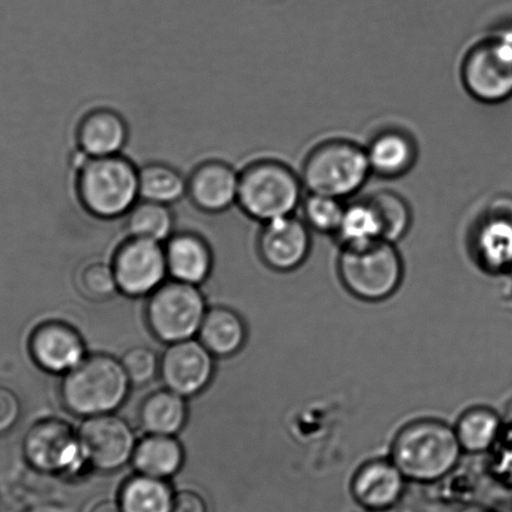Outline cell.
Masks as SVG:
<instances>
[{"label":"cell","instance_id":"1","mask_svg":"<svg viewBox=\"0 0 512 512\" xmlns=\"http://www.w3.org/2000/svg\"><path fill=\"white\" fill-rule=\"evenodd\" d=\"M462 454L454 426L434 417L407 422L396 432L390 449V459L407 481L419 484L445 479L459 465Z\"/></svg>","mask_w":512,"mask_h":512},{"label":"cell","instance_id":"2","mask_svg":"<svg viewBox=\"0 0 512 512\" xmlns=\"http://www.w3.org/2000/svg\"><path fill=\"white\" fill-rule=\"evenodd\" d=\"M78 201L89 215L109 221L126 217L139 198V168L117 156L87 158L76 168Z\"/></svg>","mask_w":512,"mask_h":512},{"label":"cell","instance_id":"3","mask_svg":"<svg viewBox=\"0 0 512 512\" xmlns=\"http://www.w3.org/2000/svg\"><path fill=\"white\" fill-rule=\"evenodd\" d=\"M131 386L121 360L92 354L63 375L61 399L71 414L83 419L113 414L127 400Z\"/></svg>","mask_w":512,"mask_h":512},{"label":"cell","instance_id":"4","mask_svg":"<svg viewBox=\"0 0 512 512\" xmlns=\"http://www.w3.org/2000/svg\"><path fill=\"white\" fill-rule=\"evenodd\" d=\"M300 173L278 159H258L240 172L237 205L246 216L266 223L295 215L305 198Z\"/></svg>","mask_w":512,"mask_h":512},{"label":"cell","instance_id":"5","mask_svg":"<svg viewBox=\"0 0 512 512\" xmlns=\"http://www.w3.org/2000/svg\"><path fill=\"white\" fill-rule=\"evenodd\" d=\"M308 193L346 201L354 197L372 176L366 148L347 138H330L307 153L300 172Z\"/></svg>","mask_w":512,"mask_h":512},{"label":"cell","instance_id":"6","mask_svg":"<svg viewBox=\"0 0 512 512\" xmlns=\"http://www.w3.org/2000/svg\"><path fill=\"white\" fill-rule=\"evenodd\" d=\"M337 273L351 296L364 302H382L394 296L405 277V263L395 243L341 248Z\"/></svg>","mask_w":512,"mask_h":512},{"label":"cell","instance_id":"7","mask_svg":"<svg viewBox=\"0 0 512 512\" xmlns=\"http://www.w3.org/2000/svg\"><path fill=\"white\" fill-rule=\"evenodd\" d=\"M462 87L475 101L496 106L512 98V41L509 32L472 44L461 61Z\"/></svg>","mask_w":512,"mask_h":512},{"label":"cell","instance_id":"8","mask_svg":"<svg viewBox=\"0 0 512 512\" xmlns=\"http://www.w3.org/2000/svg\"><path fill=\"white\" fill-rule=\"evenodd\" d=\"M207 310L198 286L172 278L149 295L147 325L159 341L175 344L198 335Z\"/></svg>","mask_w":512,"mask_h":512},{"label":"cell","instance_id":"9","mask_svg":"<svg viewBox=\"0 0 512 512\" xmlns=\"http://www.w3.org/2000/svg\"><path fill=\"white\" fill-rule=\"evenodd\" d=\"M23 454L43 474L76 475L88 465L78 432L61 419L36 422L24 436Z\"/></svg>","mask_w":512,"mask_h":512},{"label":"cell","instance_id":"10","mask_svg":"<svg viewBox=\"0 0 512 512\" xmlns=\"http://www.w3.org/2000/svg\"><path fill=\"white\" fill-rule=\"evenodd\" d=\"M77 432L88 466L94 470L112 474L132 462L138 441L131 425L116 412L86 417Z\"/></svg>","mask_w":512,"mask_h":512},{"label":"cell","instance_id":"11","mask_svg":"<svg viewBox=\"0 0 512 512\" xmlns=\"http://www.w3.org/2000/svg\"><path fill=\"white\" fill-rule=\"evenodd\" d=\"M112 267L119 292L129 297L151 295L168 275L163 243L136 237L119 246Z\"/></svg>","mask_w":512,"mask_h":512},{"label":"cell","instance_id":"12","mask_svg":"<svg viewBox=\"0 0 512 512\" xmlns=\"http://www.w3.org/2000/svg\"><path fill=\"white\" fill-rule=\"evenodd\" d=\"M474 260L489 272L512 267V196L500 195L487 203L470 233Z\"/></svg>","mask_w":512,"mask_h":512},{"label":"cell","instance_id":"13","mask_svg":"<svg viewBox=\"0 0 512 512\" xmlns=\"http://www.w3.org/2000/svg\"><path fill=\"white\" fill-rule=\"evenodd\" d=\"M312 250V231L295 215L262 223L257 252L271 270L288 273L298 270Z\"/></svg>","mask_w":512,"mask_h":512},{"label":"cell","instance_id":"14","mask_svg":"<svg viewBox=\"0 0 512 512\" xmlns=\"http://www.w3.org/2000/svg\"><path fill=\"white\" fill-rule=\"evenodd\" d=\"M195 338L169 344L161 356L159 377L164 387L183 397L201 394L211 384L215 361Z\"/></svg>","mask_w":512,"mask_h":512},{"label":"cell","instance_id":"15","mask_svg":"<svg viewBox=\"0 0 512 512\" xmlns=\"http://www.w3.org/2000/svg\"><path fill=\"white\" fill-rule=\"evenodd\" d=\"M29 352L43 371L62 376L87 356L81 333L58 321L44 322L32 332Z\"/></svg>","mask_w":512,"mask_h":512},{"label":"cell","instance_id":"16","mask_svg":"<svg viewBox=\"0 0 512 512\" xmlns=\"http://www.w3.org/2000/svg\"><path fill=\"white\" fill-rule=\"evenodd\" d=\"M407 479L395 462L372 459L356 470L351 480V494L357 504L370 511H385L401 500Z\"/></svg>","mask_w":512,"mask_h":512},{"label":"cell","instance_id":"17","mask_svg":"<svg viewBox=\"0 0 512 512\" xmlns=\"http://www.w3.org/2000/svg\"><path fill=\"white\" fill-rule=\"evenodd\" d=\"M240 172L222 161H206L187 178V196L198 211L218 215L237 203Z\"/></svg>","mask_w":512,"mask_h":512},{"label":"cell","instance_id":"18","mask_svg":"<svg viewBox=\"0 0 512 512\" xmlns=\"http://www.w3.org/2000/svg\"><path fill=\"white\" fill-rule=\"evenodd\" d=\"M365 148L372 176L384 180H397L409 175L420 156L416 138L401 128L382 129Z\"/></svg>","mask_w":512,"mask_h":512},{"label":"cell","instance_id":"19","mask_svg":"<svg viewBox=\"0 0 512 512\" xmlns=\"http://www.w3.org/2000/svg\"><path fill=\"white\" fill-rule=\"evenodd\" d=\"M128 126L113 109L97 108L84 114L77 127L79 151L89 158L117 156L128 141Z\"/></svg>","mask_w":512,"mask_h":512},{"label":"cell","instance_id":"20","mask_svg":"<svg viewBox=\"0 0 512 512\" xmlns=\"http://www.w3.org/2000/svg\"><path fill=\"white\" fill-rule=\"evenodd\" d=\"M168 275L173 280L201 285L211 275L213 255L210 245L196 233H173L164 245Z\"/></svg>","mask_w":512,"mask_h":512},{"label":"cell","instance_id":"21","mask_svg":"<svg viewBox=\"0 0 512 512\" xmlns=\"http://www.w3.org/2000/svg\"><path fill=\"white\" fill-rule=\"evenodd\" d=\"M198 337L213 356L231 357L245 346L247 327L240 313L233 308L215 306L208 308L203 317Z\"/></svg>","mask_w":512,"mask_h":512},{"label":"cell","instance_id":"22","mask_svg":"<svg viewBox=\"0 0 512 512\" xmlns=\"http://www.w3.org/2000/svg\"><path fill=\"white\" fill-rule=\"evenodd\" d=\"M185 464V450L176 436L147 434L137 442L132 465L137 474L168 480Z\"/></svg>","mask_w":512,"mask_h":512},{"label":"cell","instance_id":"23","mask_svg":"<svg viewBox=\"0 0 512 512\" xmlns=\"http://www.w3.org/2000/svg\"><path fill=\"white\" fill-rule=\"evenodd\" d=\"M187 415L186 397L164 387L144 397L138 420L146 434L176 436L185 427Z\"/></svg>","mask_w":512,"mask_h":512},{"label":"cell","instance_id":"24","mask_svg":"<svg viewBox=\"0 0 512 512\" xmlns=\"http://www.w3.org/2000/svg\"><path fill=\"white\" fill-rule=\"evenodd\" d=\"M454 429L462 451L480 455L494 449L499 442L502 421L491 407L472 406L462 412Z\"/></svg>","mask_w":512,"mask_h":512},{"label":"cell","instance_id":"25","mask_svg":"<svg viewBox=\"0 0 512 512\" xmlns=\"http://www.w3.org/2000/svg\"><path fill=\"white\" fill-rule=\"evenodd\" d=\"M173 497L166 480L137 474L124 482L118 504L123 512H171Z\"/></svg>","mask_w":512,"mask_h":512},{"label":"cell","instance_id":"26","mask_svg":"<svg viewBox=\"0 0 512 512\" xmlns=\"http://www.w3.org/2000/svg\"><path fill=\"white\" fill-rule=\"evenodd\" d=\"M335 237L341 248L364 247L384 241L380 217L369 198L346 205Z\"/></svg>","mask_w":512,"mask_h":512},{"label":"cell","instance_id":"27","mask_svg":"<svg viewBox=\"0 0 512 512\" xmlns=\"http://www.w3.org/2000/svg\"><path fill=\"white\" fill-rule=\"evenodd\" d=\"M139 198L172 206L187 196V180L176 168L164 163H148L139 168Z\"/></svg>","mask_w":512,"mask_h":512},{"label":"cell","instance_id":"28","mask_svg":"<svg viewBox=\"0 0 512 512\" xmlns=\"http://www.w3.org/2000/svg\"><path fill=\"white\" fill-rule=\"evenodd\" d=\"M127 231L131 237L166 243L175 230V216L171 206L139 200L126 216Z\"/></svg>","mask_w":512,"mask_h":512},{"label":"cell","instance_id":"29","mask_svg":"<svg viewBox=\"0 0 512 512\" xmlns=\"http://www.w3.org/2000/svg\"><path fill=\"white\" fill-rule=\"evenodd\" d=\"M367 198L380 217L384 241L396 245L404 240L414 222V212L406 198L392 190H379Z\"/></svg>","mask_w":512,"mask_h":512},{"label":"cell","instance_id":"30","mask_svg":"<svg viewBox=\"0 0 512 512\" xmlns=\"http://www.w3.org/2000/svg\"><path fill=\"white\" fill-rule=\"evenodd\" d=\"M347 203L338 198L307 193L301 203V218L312 232L335 236Z\"/></svg>","mask_w":512,"mask_h":512},{"label":"cell","instance_id":"31","mask_svg":"<svg viewBox=\"0 0 512 512\" xmlns=\"http://www.w3.org/2000/svg\"><path fill=\"white\" fill-rule=\"evenodd\" d=\"M77 285L84 296L94 301H104L116 295L118 290L112 263L93 261L78 272Z\"/></svg>","mask_w":512,"mask_h":512},{"label":"cell","instance_id":"32","mask_svg":"<svg viewBox=\"0 0 512 512\" xmlns=\"http://www.w3.org/2000/svg\"><path fill=\"white\" fill-rule=\"evenodd\" d=\"M124 372L132 386L142 387L159 375L161 357L146 346H134L121 357Z\"/></svg>","mask_w":512,"mask_h":512},{"label":"cell","instance_id":"33","mask_svg":"<svg viewBox=\"0 0 512 512\" xmlns=\"http://www.w3.org/2000/svg\"><path fill=\"white\" fill-rule=\"evenodd\" d=\"M22 416V404L16 392L0 386V435L8 434Z\"/></svg>","mask_w":512,"mask_h":512},{"label":"cell","instance_id":"34","mask_svg":"<svg viewBox=\"0 0 512 512\" xmlns=\"http://www.w3.org/2000/svg\"><path fill=\"white\" fill-rule=\"evenodd\" d=\"M171 512H208L205 499L196 491H178L173 497Z\"/></svg>","mask_w":512,"mask_h":512},{"label":"cell","instance_id":"35","mask_svg":"<svg viewBox=\"0 0 512 512\" xmlns=\"http://www.w3.org/2000/svg\"><path fill=\"white\" fill-rule=\"evenodd\" d=\"M495 470L502 481L512 484V449H506L497 456Z\"/></svg>","mask_w":512,"mask_h":512},{"label":"cell","instance_id":"36","mask_svg":"<svg viewBox=\"0 0 512 512\" xmlns=\"http://www.w3.org/2000/svg\"><path fill=\"white\" fill-rule=\"evenodd\" d=\"M89 512H123L121 506H119L118 501H101L98 504L92 507V510Z\"/></svg>","mask_w":512,"mask_h":512},{"label":"cell","instance_id":"37","mask_svg":"<svg viewBox=\"0 0 512 512\" xmlns=\"http://www.w3.org/2000/svg\"><path fill=\"white\" fill-rule=\"evenodd\" d=\"M459 512H490L484 509V507L480 506H467L465 509L460 510Z\"/></svg>","mask_w":512,"mask_h":512},{"label":"cell","instance_id":"38","mask_svg":"<svg viewBox=\"0 0 512 512\" xmlns=\"http://www.w3.org/2000/svg\"><path fill=\"white\" fill-rule=\"evenodd\" d=\"M509 33H510V37H511V41H512V31H509Z\"/></svg>","mask_w":512,"mask_h":512},{"label":"cell","instance_id":"39","mask_svg":"<svg viewBox=\"0 0 512 512\" xmlns=\"http://www.w3.org/2000/svg\"><path fill=\"white\" fill-rule=\"evenodd\" d=\"M510 272L512 273V267H511V270H510Z\"/></svg>","mask_w":512,"mask_h":512}]
</instances>
